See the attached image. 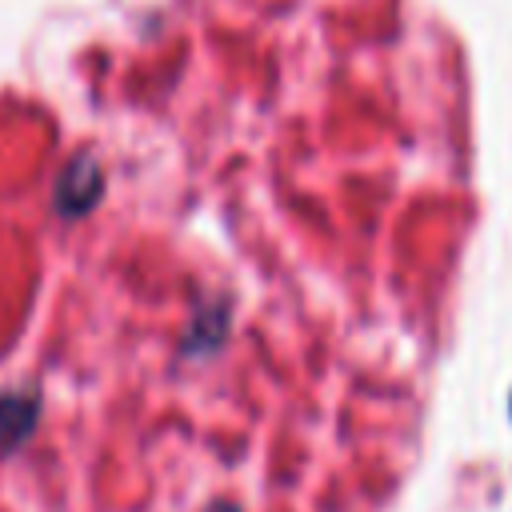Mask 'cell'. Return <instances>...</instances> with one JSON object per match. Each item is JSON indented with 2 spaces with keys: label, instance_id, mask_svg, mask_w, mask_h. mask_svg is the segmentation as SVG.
Listing matches in <instances>:
<instances>
[{
  "label": "cell",
  "instance_id": "1",
  "mask_svg": "<svg viewBox=\"0 0 512 512\" xmlns=\"http://www.w3.org/2000/svg\"><path fill=\"white\" fill-rule=\"evenodd\" d=\"M96 192H100V172H96V164L88 156H80L64 172V180L56 188V204H60L64 216H76V212H84L96 200Z\"/></svg>",
  "mask_w": 512,
  "mask_h": 512
},
{
  "label": "cell",
  "instance_id": "2",
  "mask_svg": "<svg viewBox=\"0 0 512 512\" xmlns=\"http://www.w3.org/2000/svg\"><path fill=\"white\" fill-rule=\"evenodd\" d=\"M32 416H36V404L32 396H0V444H16L28 436L32 428Z\"/></svg>",
  "mask_w": 512,
  "mask_h": 512
},
{
  "label": "cell",
  "instance_id": "3",
  "mask_svg": "<svg viewBox=\"0 0 512 512\" xmlns=\"http://www.w3.org/2000/svg\"><path fill=\"white\" fill-rule=\"evenodd\" d=\"M220 512H228V508H220Z\"/></svg>",
  "mask_w": 512,
  "mask_h": 512
}]
</instances>
